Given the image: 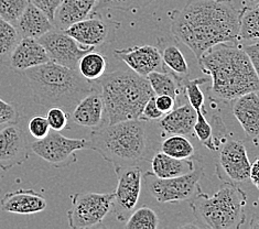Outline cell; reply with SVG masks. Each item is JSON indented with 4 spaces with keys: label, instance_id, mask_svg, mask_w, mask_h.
<instances>
[{
    "label": "cell",
    "instance_id": "obj_28",
    "mask_svg": "<svg viewBox=\"0 0 259 229\" xmlns=\"http://www.w3.org/2000/svg\"><path fill=\"white\" fill-rule=\"evenodd\" d=\"M161 151L170 157L178 159H191L195 154V149L186 135L171 134L161 144Z\"/></svg>",
    "mask_w": 259,
    "mask_h": 229
},
{
    "label": "cell",
    "instance_id": "obj_19",
    "mask_svg": "<svg viewBox=\"0 0 259 229\" xmlns=\"http://www.w3.org/2000/svg\"><path fill=\"white\" fill-rule=\"evenodd\" d=\"M233 114L242 126L247 137L259 135V95L248 93L233 101Z\"/></svg>",
    "mask_w": 259,
    "mask_h": 229
},
{
    "label": "cell",
    "instance_id": "obj_39",
    "mask_svg": "<svg viewBox=\"0 0 259 229\" xmlns=\"http://www.w3.org/2000/svg\"><path fill=\"white\" fill-rule=\"evenodd\" d=\"M61 2L62 0H29L30 4L40 8L52 21L54 19L55 11H57Z\"/></svg>",
    "mask_w": 259,
    "mask_h": 229
},
{
    "label": "cell",
    "instance_id": "obj_7",
    "mask_svg": "<svg viewBox=\"0 0 259 229\" xmlns=\"http://www.w3.org/2000/svg\"><path fill=\"white\" fill-rule=\"evenodd\" d=\"M204 170L197 166L192 172L181 176L161 178L152 172H146L143 181L148 193L159 203H179L191 201L201 190L200 181Z\"/></svg>",
    "mask_w": 259,
    "mask_h": 229
},
{
    "label": "cell",
    "instance_id": "obj_35",
    "mask_svg": "<svg viewBox=\"0 0 259 229\" xmlns=\"http://www.w3.org/2000/svg\"><path fill=\"white\" fill-rule=\"evenodd\" d=\"M47 120L51 130L54 131H63L69 127L70 116L66 110L61 107H51L47 114Z\"/></svg>",
    "mask_w": 259,
    "mask_h": 229
},
{
    "label": "cell",
    "instance_id": "obj_44",
    "mask_svg": "<svg viewBox=\"0 0 259 229\" xmlns=\"http://www.w3.org/2000/svg\"><path fill=\"white\" fill-rule=\"evenodd\" d=\"M247 3L249 6H257L259 5V0H247Z\"/></svg>",
    "mask_w": 259,
    "mask_h": 229
},
{
    "label": "cell",
    "instance_id": "obj_21",
    "mask_svg": "<svg viewBox=\"0 0 259 229\" xmlns=\"http://www.w3.org/2000/svg\"><path fill=\"white\" fill-rule=\"evenodd\" d=\"M16 28L21 38L40 39L42 35L54 29V24L40 8L29 3L17 21Z\"/></svg>",
    "mask_w": 259,
    "mask_h": 229
},
{
    "label": "cell",
    "instance_id": "obj_11",
    "mask_svg": "<svg viewBox=\"0 0 259 229\" xmlns=\"http://www.w3.org/2000/svg\"><path fill=\"white\" fill-rule=\"evenodd\" d=\"M120 26L119 22L104 17L94 11L86 19L72 24L64 30L66 34L83 47H101L116 39V32Z\"/></svg>",
    "mask_w": 259,
    "mask_h": 229
},
{
    "label": "cell",
    "instance_id": "obj_26",
    "mask_svg": "<svg viewBox=\"0 0 259 229\" xmlns=\"http://www.w3.org/2000/svg\"><path fill=\"white\" fill-rule=\"evenodd\" d=\"M239 39L243 41L259 40V5L248 6L240 10Z\"/></svg>",
    "mask_w": 259,
    "mask_h": 229
},
{
    "label": "cell",
    "instance_id": "obj_34",
    "mask_svg": "<svg viewBox=\"0 0 259 229\" xmlns=\"http://www.w3.org/2000/svg\"><path fill=\"white\" fill-rule=\"evenodd\" d=\"M29 0H0V18L12 24H17Z\"/></svg>",
    "mask_w": 259,
    "mask_h": 229
},
{
    "label": "cell",
    "instance_id": "obj_20",
    "mask_svg": "<svg viewBox=\"0 0 259 229\" xmlns=\"http://www.w3.org/2000/svg\"><path fill=\"white\" fill-rule=\"evenodd\" d=\"M97 2L98 0H62L52 21L54 28L64 31L72 24L86 19L95 11Z\"/></svg>",
    "mask_w": 259,
    "mask_h": 229
},
{
    "label": "cell",
    "instance_id": "obj_40",
    "mask_svg": "<svg viewBox=\"0 0 259 229\" xmlns=\"http://www.w3.org/2000/svg\"><path fill=\"white\" fill-rule=\"evenodd\" d=\"M176 100L174 97L168 95H156L157 107L165 115L176 108Z\"/></svg>",
    "mask_w": 259,
    "mask_h": 229
},
{
    "label": "cell",
    "instance_id": "obj_9",
    "mask_svg": "<svg viewBox=\"0 0 259 229\" xmlns=\"http://www.w3.org/2000/svg\"><path fill=\"white\" fill-rule=\"evenodd\" d=\"M86 139H72L60 131L49 132L47 137L31 144V151L53 168H65L77 161L76 152L88 148Z\"/></svg>",
    "mask_w": 259,
    "mask_h": 229
},
{
    "label": "cell",
    "instance_id": "obj_41",
    "mask_svg": "<svg viewBox=\"0 0 259 229\" xmlns=\"http://www.w3.org/2000/svg\"><path fill=\"white\" fill-rule=\"evenodd\" d=\"M243 49L249 57V59L251 61V64H252V66H254V69L259 77V40L252 43V44L246 45Z\"/></svg>",
    "mask_w": 259,
    "mask_h": 229
},
{
    "label": "cell",
    "instance_id": "obj_22",
    "mask_svg": "<svg viewBox=\"0 0 259 229\" xmlns=\"http://www.w3.org/2000/svg\"><path fill=\"white\" fill-rule=\"evenodd\" d=\"M196 111L190 104L175 108L159 119V127L165 134L190 135L196 121Z\"/></svg>",
    "mask_w": 259,
    "mask_h": 229
},
{
    "label": "cell",
    "instance_id": "obj_4",
    "mask_svg": "<svg viewBox=\"0 0 259 229\" xmlns=\"http://www.w3.org/2000/svg\"><path fill=\"white\" fill-rule=\"evenodd\" d=\"M96 84L104 101L107 123L140 119L146 103L156 95L148 78L134 71L105 73Z\"/></svg>",
    "mask_w": 259,
    "mask_h": 229
},
{
    "label": "cell",
    "instance_id": "obj_6",
    "mask_svg": "<svg viewBox=\"0 0 259 229\" xmlns=\"http://www.w3.org/2000/svg\"><path fill=\"white\" fill-rule=\"evenodd\" d=\"M247 194L236 183L223 182L212 196L200 191L190 207L201 225L209 229H238L246 222Z\"/></svg>",
    "mask_w": 259,
    "mask_h": 229
},
{
    "label": "cell",
    "instance_id": "obj_24",
    "mask_svg": "<svg viewBox=\"0 0 259 229\" xmlns=\"http://www.w3.org/2000/svg\"><path fill=\"white\" fill-rule=\"evenodd\" d=\"M147 78L157 96L168 95L174 97L177 101V98L180 96L181 91L183 90L182 78L177 76L172 72L156 71L150 73Z\"/></svg>",
    "mask_w": 259,
    "mask_h": 229
},
{
    "label": "cell",
    "instance_id": "obj_18",
    "mask_svg": "<svg viewBox=\"0 0 259 229\" xmlns=\"http://www.w3.org/2000/svg\"><path fill=\"white\" fill-rule=\"evenodd\" d=\"M45 196L34 190H16L6 193L0 200V208L4 212L18 215H33L47 208Z\"/></svg>",
    "mask_w": 259,
    "mask_h": 229
},
{
    "label": "cell",
    "instance_id": "obj_12",
    "mask_svg": "<svg viewBox=\"0 0 259 229\" xmlns=\"http://www.w3.org/2000/svg\"><path fill=\"white\" fill-rule=\"evenodd\" d=\"M250 165L244 142L228 140L220 151L215 173L222 182L238 184L249 178Z\"/></svg>",
    "mask_w": 259,
    "mask_h": 229
},
{
    "label": "cell",
    "instance_id": "obj_13",
    "mask_svg": "<svg viewBox=\"0 0 259 229\" xmlns=\"http://www.w3.org/2000/svg\"><path fill=\"white\" fill-rule=\"evenodd\" d=\"M38 40L45 47L50 61L72 70H77L79 59L85 53L93 51L95 49L94 47L81 45L63 30L55 28Z\"/></svg>",
    "mask_w": 259,
    "mask_h": 229
},
{
    "label": "cell",
    "instance_id": "obj_1",
    "mask_svg": "<svg viewBox=\"0 0 259 229\" xmlns=\"http://www.w3.org/2000/svg\"><path fill=\"white\" fill-rule=\"evenodd\" d=\"M171 32L196 59L220 43L239 44V15L233 0H188L169 11Z\"/></svg>",
    "mask_w": 259,
    "mask_h": 229
},
{
    "label": "cell",
    "instance_id": "obj_31",
    "mask_svg": "<svg viewBox=\"0 0 259 229\" xmlns=\"http://www.w3.org/2000/svg\"><path fill=\"white\" fill-rule=\"evenodd\" d=\"M196 115L193 132H195L196 138L203 146L206 147L209 151L215 152L218 150V145L215 141L212 123L206 119V111H200V113H196Z\"/></svg>",
    "mask_w": 259,
    "mask_h": 229
},
{
    "label": "cell",
    "instance_id": "obj_33",
    "mask_svg": "<svg viewBox=\"0 0 259 229\" xmlns=\"http://www.w3.org/2000/svg\"><path fill=\"white\" fill-rule=\"evenodd\" d=\"M153 2L155 0H98L95 11L101 9L134 11L146 8Z\"/></svg>",
    "mask_w": 259,
    "mask_h": 229
},
{
    "label": "cell",
    "instance_id": "obj_3",
    "mask_svg": "<svg viewBox=\"0 0 259 229\" xmlns=\"http://www.w3.org/2000/svg\"><path fill=\"white\" fill-rule=\"evenodd\" d=\"M34 102L45 107H61L70 113L78 102L96 87V82L84 78L77 70L54 63L32 67L24 72Z\"/></svg>",
    "mask_w": 259,
    "mask_h": 229
},
{
    "label": "cell",
    "instance_id": "obj_37",
    "mask_svg": "<svg viewBox=\"0 0 259 229\" xmlns=\"http://www.w3.org/2000/svg\"><path fill=\"white\" fill-rule=\"evenodd\" d=\"M18 120H19V113L16 107L0 98V126L12 125L17 123Z\"/></svg>",
    "mask_w": 259,
    "mask_h": 229
},
{
    "label": "cell",
    "instance_id": "obj_42",
    "mask_svg": "<svg viewBox=\"0 0 259 229\" xmlns=\"http://www.w3.org/2000/svg\"><path fill=\"white\" fill-rule=\"evenodd\" d=\"M249 178L252 182V184L256 187V189L259 191V156L256 158V160L250 165Z\"/></svg>",
    "mask_w": 259,
    "mask_h": 229
},
{
    "label": "cell",
    "instance_id": "obj_16",
    "mask_svg": "<svg viewBox=\"0 0 259 229\" xmlns=\"http://www.w3.org/2000/svg\"><path fill=\"white\" fill-rule=\"evenodd\" d=\"M9 65L16 72H26L50 62L47 50L38 39L21 38L9 57Z\"/></svg>",
    "mask_w": 259,
    "mask_h": 229
},
{
    "label": "cell",
    "instance_id": "obj_2",
    "mask_svg": "<svg viewBox=\"0 0 259 229\" xmlns=\"http://www.w3.org/2000/svg\"><path fill=\"white\" fill-rule=\"evenodd\" d=\"M197 61L202 72L211 76L208 94L212 100L233 102L248 93L259 91V77L239 44L220 43Z\"/></svg>",
    "mask_w": 259,
    "mask_h": 229
},
{
    "label": "cell",
    "instance_id": "obj_45",
    "mask_svg": "<svg viewBox=\"0 0 259 229\" xmlns=\"http://www.w3.org/2000/svg\"><path fill=\"white\" fill-rule=\"evenodd\" d=\"M257 94H258V95H259V91H257Z\"/></svg>",
    "mask_w": 259,
    "mask_h": 229
},
{
    "label": "cell",
    "instance_id": "obj_27",
    "mask_svg": "<svg viewBox=\"0 0 259 229\" xmlns=\"http://www.w3.org/2000/svg\"><path fill=\"white\" fill-rule=\"evenodd\" d=\"M161 57L165 69L171 70L172 73H175L177 76L180 78H189L190 69L188 65V62L184 58L183 53L181 52L176 44H168L163 50L161 51Z\"/></svg>",
    "mask_w": 259,
    "mask_h": 229
},
{
    "label": "cell",
    "instance_id": "obj_17",
    "mask_svg": "<svg viewBox=\"0 0 259 229\" xmlns=\"http://www.w3.org/2000/svg\"><path fill=\"white\" fill-rule=\"evenodd\" d=\"M71 117L76 125L85 128L97 129L104 126V122H106V113L98 86L78 102L72 110Z\"/></svg>",
    "mask_w": 259,
    "mask_h": 229
},
{
    "label": "cell",
    "instance_id": "obj_15",
    "mask_svg": "<svg viewBox=\"0 0 259 229\" xmlns=\"http://www.w3.org/2000/svg\"><path fill=\"white\" fill-rule=\"evenodd\" d=\"M114 55L116 59L124 62L129 69L139 74L140 76L147 77L152 72L165 71L161 52L156 45H134L115 50Z\"/></svg>",
    "mask_w": 259,
    "mask_h": 229
},
{
    "label": "cell",
    "instance_id": "obj_32",
    "mask_svg": "<svg viewBox=\"0 0 259 229\" xmlns=\"http://www.w3.org/2000/svg\"><path fill=\"white\" fill-rule=\"evenodd\" d=\"M207 80L208 79L206 77H200V78H194V79H189V78L182 79L183 90L186 91L189 104L194 108L196 113L205 111L204 109L205 96L201 90L200 86L205 84Z\"/></svg>",
    "mask_w": 259,
    "mask_h": 229
},
{
    "label": "cell",
    "instance_id": "obj_43",
    "mask_svg": "<svg viewBox=\"0 0 259 229\" xmlns=\"http://www.w3.org/2000/svg\"><path fill=\"white\" fill-rule=\"evenodd\" d=\"M249 228L251 229H259V213L254 215V217L251 218L249 222Z\"/></svg>",
    "mask_w": 259,
    "mask_h": 229
},
{
    "label": "cell",
    "instance_id": "obj_25",
    "mask_svg": "<svg viewBox=\"0 0 259 229\" xmlns=\"http://www.w3.org/2000/svg\"><path fill=\"white\" fill-rule=\"evenodd\" d=\"M107 70V60L104 55L95 50L85 53L79 59L77 71L90 82H96Z\"/></svg>",
    "mask_w": 259,
    "mask_h": 229
},
{
    "label": "cell",
    "instance_id": "obj_8",
    "mask_svg": "<svg viewBox=\"0 0 259 229\" xmlns=\"http://www.w3.org/2000/svg\"><path fill=\"white\" fill-rule=\"evenodd\" d=\"M71 208L67 210V222L73 229H85L101 225L112 213L114 192L83 193L70 196Z\"/></svg>",
    "mask_w": 259,
    "mask_h": 229
},
{
    "label": "cell",
    "instance_id": "obj_30",
    "mask_svg": "<svg viewBox=\"0 0 259 229\" xmlns=\"http://www.w3.org/2000/svg\"><path fill=\"white\" fill-rule=\"evenodd\" d=\"M158 226L159 218L156 212L148 206L134 210L125 225L127 229H157Z\"/></svg>",
    "mask_w": 259,
    "mask_h": 229
},
{
    "label": "cell",
    "instance_id": "obj_5",
    "mask_svg": "<svg viewBox=\"0 0 259 229\" xmlns=\"http://www.w3.org/2000/svg\"><path fill=\"white\" fill-rule=\"evenodd\" d=\"M88 148L97 152L114 169L137 164L147 152L145 121L140 119L106 123L93 129Z\"/></svg>",
    "mask_w": 259,
    "mask_h": 229
},
{
    "label": "cell",
    "instance_id": "obj_10",
    "mask_svg": "<svg viewBox=\"0 0 259 229\" xmlns=\"http://www.w3.org/2000/svg\"><path fill=\"white\" fill-rule=\"evenodd\" d=\"M115 172L117 188L114 191L112 213L117 220L126 222L139 201L143 187V172L137 164L117 168Z\"/></svg>",
    "mask_w": 259,
    "mask_h": 229
},
{
    "label": "cell",
    "instance_id": "obj_29",
    "mask_svg": "<svg viewBox=\"0 0 259 229\" xmlns=\"http://www.w3.org/2000/svg\"><path fill=\"white\" fill-rule=\"evenodd\" d=\"M20 39L21 36L15 24L0 18V63L9 60L12 50Z\"/></svg>",
    "mask_w": 259,
    "mask_h": 229
},
{
    "label": "cell",
    "instance_id": "obj_36",
    "mask_svg": "<svg viewBox=\"0 0 259 229\" xmlns=\"http://www.w3.org/2000/svg\"><path fill=\"white\" fill-rule=\"evenodd\" d=\"M28 130L35 140H40L47 137L51 131V128L47 120V117L34 116L28 123Z\"/></svg>",
    "mask_w": 259,
    "mask_h": 229
},
{
    "label": "cell",
    "instance_id": "obj_23",
    "mask_svg": "<svg viewBox=\"0 0 259 229\" xmlns=\"http://www.w3.org/2000/svg\"><path fill=\"white\" fill-rule=\"evenodd\" d=\"M152 173L158 177L170 178L192 172L196 166L192 159H178L160 151L151 160Z\"/></svg>",
    "mask_w": 259,
    "mask_h": 229
},
{
    "label": "cell",
    "instance_id": "obj_14",
    "mask_svg": "<svg viewBox=\"0 0 259 229\" xmlns=\"http://www.w3.org/2000/svg\"><path fill=\"white\" fill-rule=\"evenodd\" d=\"M31 144L26 132L16 123L0 130V169L8 171L23 164L30 157Z\"/></svg>",
    "mask_w": 259,
    "mask_h": 229
},
{
    "label": "cell",
    "instance_id": "obj_38",
    "mask_svg": "<svg viewBox=\"0 0 259 229\" xmlns=\"http://www.w3.org/2000/svg\"><path fill=\"white\" fill-rule=\"evenodd\" d=\"M164 114L160 110L157 105H156V95L149 98L145 105V107L143 109V113H141L140 116V120L143 121H149V120H159L161 119Z\"/></svg>",
    "mask_w": 259,
    "mask_h": 229
}]
</instances>
